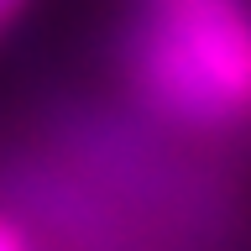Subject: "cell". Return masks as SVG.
<instances>
[{"instance_id": "1", "label": "cell", "mask_w": 251, "mask_h": 251, "mask_svg": "<svg viewBox=\"0 0 251 251\" xmlns=\"http://www.w3.org/2000/svg\"><path fill=\"white\" fill-rule=\"evenodd\" d=\"M121 63L162 126L251 136V0H136Z\"/></svg>"}, {"instance_id": "2", "label": "cell", "mask_w": 251, "mask_h": 251, "mask_svg": "<svg viewBox=\"0 0 251 251\" xmlns=\"http://www.w3.org/2000/svg\"><path fill=\"white\" fill-rule=\"evenodd\" d=\"M31 5H37V0H0V42L31 16Z\"/></svg>"}, {"instance_id": "3", "label": "cell", "mask_w": 251, "mask_h": 251, "mask_svg": "<svg viewBox=\"0 0 251 251\" xmlns=\"http://www.w3.org/2000/svg\"><path fill=\"white\" fill-rule=\"evenodd\" d=\"M0 251H31V241L16 230L11 220H0Z\"/></svg>"}]
</instances>
